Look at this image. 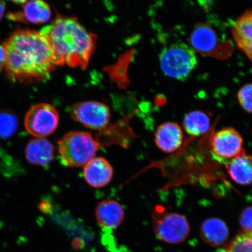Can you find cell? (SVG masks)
Returning <instances> with one entry per match:
<instances>
[{
    "mask_svg": "<svg viewBox=\"0 0 252 252\" xmlns=\"http://www.w3.org/2000/svg\"><path fill=\"white\" fill-rule=\"evenodd\" d=\"M9 80L32 83L47 80L55 70L51 48L40 32L17 29L2 44Z\"/></svg>",
    "mask_w": 252,
    "mask_h": 252,
    "instance_id": "1",
    "label": "cell"
},
{
    "mask_svg": "<svg viewBox=\"0 0 252 252\" xmlns=\"http://www.w3.org/2000/svg\"><path fill=\"white\" fill-rule=\"evenodd\" d=\"M40 32L49 44L55 65L87 67L96 48L97 37L76 18L58 14Z\"/></svg>",
    "mask_w": 252,
    "mask_h": 252,
    "instance_id": "2",
    "label": "cell"
},
{
    "mask_svg": "<svg viewBox=\"0 0 252 252\" xmlns=\"http://www.w3.org/2000/svg\"><path fill=\"white\" fill-rule=\"evenodd\" d=\"M100 144L89 132L73 131L65 134L58 143L62 163L71 168L84 167L96 157Z\"/></svg>",
    "mask_w": 252,
    "mask_h": 252,
    "instance_id": "3",
    "label": "cell"
},
{
    "mask_svg": "<svg viewBox=\"0 0 252 252\" xmlns=\"http://www.w3.org/2000/svg\"><path fill=\"white\" fill-rule=\"evenodd\" d=\"M160 68L166 76L187 80L197 64L196 52L184 42H176L162 50L159 55Z\"/></svg>",
    "mask_w": 252,
    "mask_h": 252,
    "instance_id": "4",
    "label": "cell"
},
{
    "mask_svg": "<svg viewBox=\"0 0 252 252\" xmlns=\"http://www.w3.org/2000/svg\"><path fill=\"white\" fill-rule=\"evenodd\" d=\"M153 226L157 237L165 243L180 244L190 233V225L184 216L174 212H167L164 207L158 205L152 213Z\"/></svg>",
    "mask_w": 252,
    "mask_h": 252,
    "instance_id": "5",
    "label": "cell"
},
{
    "mask_svg": "<svg viewBox=\"0 0 252 252\" xmlns=\"http://www.w3.org/2000/svg\"><path fill=\"white\" fill-rule=\"evenodd\" d=\"M190 40L195 52L204 56L222 60L228 58L233 52L232 44L220 37L209 24H197L192 31Z\"/></svg>",
    "mask_w": 252,
    "mask_h": 252,
    "instance_id": "6",
    "label": "cell"
},
{
    "mask_svg": "<svg viewBox=\"0 0 252 252\" xmlns=\"http://www.w3.org/2000/svg\"><path fill=\"white\" fill-rule=\"evenodd\" d=\"M59 124L57 110L49 103H40L28 110L24 119L26 130L36 138H45L56 130Z\"/></svg>",
    "mask_w": 252,
    "mask_h": 252,
    "instance_id": "7",
    "label": "cell"
},
{
    "mask_svg": "<svg viewBox=\"0 0 252 252\" xmlns=\"http://www.w3.org/2000/svg\"><path fill=\"white\" fill-rule=\"evenodd\" d=\"M70 113L75 121L92 130H102L110 120L109 107L97 101L75 103L70 107Z\"/></svg>",
    "mask_w": 252,
    "mask_h": 252,
    "instance_id": "8",
    "label": "cell"
},
{
    "mask_svg": "<svg viewBox=\"0 0 252 252\" xmlns=\"http://www.w3.org/2000/svg\"><path fill=\"white\" fill-rule=\"evenodd\" d=\"M243 138L232 127L221 129L211 138L213 152L220 158L231 160L245 151L242 149Z\"/></svg>",
    "mask_w": 252,
    "mask_h": 252,
    "instance_id": "9",
    "label": "cell"
},
{
    "mask_svg": "<svg viewBox=\"0 0 252 252\" xmlns=\"http://www.w3.org/2000/svg\"><path fill=\"white\" fill-rule=\"evenodd\" d=\"M22 7V11L9 12L7 15L8 20L27 24H43L51 18V8L45 1H28Z\"/></svg>",
    "mask_w": 252,
    "mask_h": 252,
    "instance_id": "10",
    "label": "cell"
},
{
    "mask_svg": "<svg viewBox=\"0 0 252 252\" xmlns=\"http://www.w3.org/2000/svg\"><path fill=\"white\" fill-rule=\"evenodd\" d=\"M85 181L90 187L102 188L111 182L113 168L108 160L103 157H95L83 167Z\"/></svg>",
    "mask_w": 252,
    "mask_h": 252,
    "instance_id": "11",
    "label": "cell"
},
{
    "mask_svg": "<svg viewBox=\"0 0 252 252\" xmlns=\"http://www.w3.org/2000/svg\"><path fill=\"white\" fill-rule=\"evenodd\" d=\"M97 223L103 229L118 228L125 220L124 208L117 201L105 200L97 204L94 211Z\"/></svg>",
    "mask_w": 252,
    "mask_h": 252,
    "instance_id": "12",
    "label": "cell"
},
{
    "mask_svg": "<svg viewBox=\"0 0 252 252\" xmlns=\"http://www.w3.org/2000/svg\"><path fill=\"white\" fill-rule=\"evenodd\" d=\"M231 32L236 46L252 62V9L234 22Z\"/></svg>",
    "mask_w": 252,
    "mask_h": 252,
    "instance_id": "13",
    "label": "cell"
},
{
    "mask_svg": "<svg viewBox=\"0 0 252 252\" xmlns=\"http://www.w3.org/2000/svg\"><path fill=\"white\" fill-rule=\"evenodd\" d=\"M154 141L160 150L165 153H172L182 146L184 134L176 123L166 122L157 129Z\"/></svg>",
    "mask_w": 252,
    "mask_h": 252,
    "instance_id": "14",
    "label": "cell"
},
{
    "mask_svg": "<svg viewBox=\"0 0 252 252\" xmlns=\"http://www.w3.org/2000/svg\"><path fill=\"white\" fill-rule=\"evenodd\" d=\"M55 147L45 138H36L28 142L25 148V157L32 164L49 165L54 157Z\"/></svg>",
    "mask_w": 252,
    "mask_h": 252,
    "instance_id": "15",
    "label": "cell"
},
{
    "mask_svg": "<svg viewBox=\"0 0 252 252\" xmlns=\"http://www.w3.org/2000/svg\"><path fill=\"white\" fill-rule=\"evenodd\" d=\"M230 177L236 184L247 186L252 185V156L245 151L229 160L225 165Z\"/></svg>",
    "mask_w": 252,
    "mask_h": 252,
    "instance_id": "16",
    "label": "cell"
},
{
    "mask_svg": "<svg viewBox=\"0 0 252 252\" xmlns=\"http://www.w3.org/2000/svg\"><path fill=\"white\" fill-rule=\"evenodd\" d=\"M200 235L206 244L213 247H219L228 240L229 232L223 220L211 218L204 220L201 225Z\"/></svg>",
    "mask_w": 252,
    "mask_h": 252,
    "instance_id": "17",
    "label": "cell"
},
{
    "mask_svg": "<svg viewBox=\"0 0 252 252\" xmlns=\"http://www.w3.org/2000/svg\"><path fill=\"white\" fill-rule=\"evenodd\" d=\"M210 126L209 116L201 110L189 112L183 122L185 131L191 137H198L206 133Z\"/></svg>",
    "mask_w": 252,
    "mask_h": 252,
    "instance_id": "18",
    "label": "cell"
},
{
    "mask_svg": "<svg viewBox=\"0 0 252 252\" xmlns=\"http://www.w3.org/2000/svg\"><path fill=\"white\" fill-rule=\"evenodd\" d=\"M18 120L13 112L8 109L0 110V138L7 139L17 130Z\"/></svg>",
    "mask_w": 252,
    "mask_h": 252,
    "instance_id": "19",
    "label": "cell"
},
{
    "mask_svg": "<svg viewBox=\"0 0 252 252\" xmlns=\"http://www.w3.org/2000/svg\"><path fill=\"white\" fill-rule=\"evenodd\" d=\"M221 252H252V234L242 232Z\"/></svg>",
    "mask_w": 252,
    "mask_h": 252,
    "instance_id": "20",
    "label": "cell"
},
{
    "mask_svg": "<svg viewBox=\"0 0 252 252\" xmlns=\"http://www.w3.org/2000/svg\"><path fill=\"white\" fill-rule=\"evenodd\" d=\"M238 99L245 112L252 113V83L245 85L239 90Z\"/></svg>",
    "mask_w": 252,
    "mask_h": 252,
    "instance_id": "21",
    "label": "cell"
},
{
    "mask_svg": "<svg viewBox=\"0 0 252 252\" xmlns=\"http://www.w3.org/2000/svg\"><path fill=\"white\" fill-rule=\"evenodd\" d=\"M239 223L243 231L252 234V206L248 207L239 217Z\"/></svg>",
    "mask_w": 252,
    "mask_h": 252,
    "instance_id": "22",
    "label": "cell"
},
{
    "mask_svg": "<svg viewBox=\"0 0 252 252\" xmlns=\"http://www.w3.org/2000/svg\"><path fill=\"white\" fill-rule=\"evenodd\" d=\"M6 52L4 46L0 45V71L5 67Z\"/></svg>",
    "mask_w": 252,
    "mask_h": 252,
    "instance_id": "23",
    "label": "cell"
},
{
    "mask_svg": "<svg viewBox=\"0 0 252 252\" xmlns=\"http://www.w3.org/2000/svg\"><path fill=\"white\" fill-rule=\"evenodd\" d=\"M5 12V4L4 2L0 1V20L4 17Z\"/></svg>",
    "mask_w": 252,
    "mask_h": 252,
    "instance_id": "24",
    "label": "cell"
},
{
    "mask_svg": "<svg viewBox=\"0 0 252 252\" xmlns=\"http://www.w3.org/2000/svg\"><path fill=\"white\" fill-rule=\"evenodd\" d=\"M27 1H14L12 2L14 3V4L17 5H23Z\"/></svg>",
    "mask_w": 252,
    "mask_h": 252,
    "instance_id": "25",
    "label": "cell"
}]
</instances>
